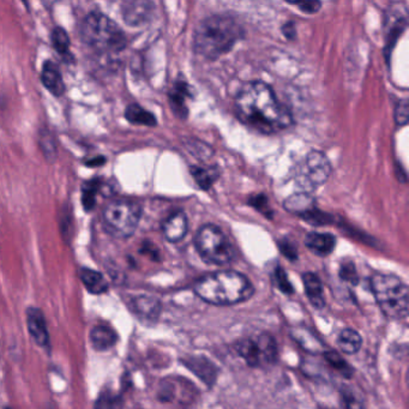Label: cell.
Wrapping results in <instances>:
<instances>
[{
	"instance_id": "obj_1",
	"label": "cell",
	"mask_w": 409,
	"mask_h": 409,
	"mask_svg": "<svg viewBox=\"0 0 409 409\" xmlns=\"http://www.w3.org/2000/svg\"><path fill=\"white\" fill-rule=\"evenodd\" d=\"M234 107L238 119L260 134H277L293 122L287 107L280 103L272 87L260 81L246 83L236 95Z\"/></svg>"
},
{
	"instance_id": "obj_2",
	"label": "cell",
	"mask_w": 409,
	"mask_h": 409,
	"mask_svg": "<svg viewBox=\"0 0 409 409\" xmlns=\"http://www.w3.org/2000/svg\"><path fill=\"white\" fill-rule=\"evenodd\" d=\"M243 38V29L231 17L214 15L198 24L193 34V50L205 59L227 54Z\"/></svg>"
},
{
	"instance_id": "obj_3",
	"label": "cell",
	"mask_w": 409,
	"mask_h": 409,
	"mask_svg": "<svg viewBox=\"0 0 409 409\" xmlns=\"http://www.w3.org/2000/svg\"><path fill=\"white\" fill-rule=\"evenodd\" d=\"M193 291L205 303L226 306L250 299L255 288L241 272L224 270L203 276L195 284Z\"/></svg>"
},
{
	"instance_id": "obj_4",
	"label": "cell",
	"mask_w": 409,
	"mask_h": 409,
	"mask_svg": "<svg viewBox=\"0 0 409 409\" xmlns=\"http://www.w3.org/2000/svg\"><path fill=\"white\" fill-rule=\"evenodd\" d=\"M83 42L100 53H118L127 45L118 24L101 12L93 11L83 20L79 29Z\"/></svg>"
},
{
	"instance_id": "obj_5",
	"label": "cell",
	"mask_w": 409,
	"mask_h": 409,
	"mask_svg": "<svg viewBox=\"0 0 409 409\" xmlns=\"http://www.w3.org/2000/svg\"><path fill=\"white\" fill-rule=\"evenodd\" d=\"M371 289L383 313L389 318H409V287L390 274L371 277Z\"/></svg>"
},
{
	"instance_id": "obj_6",
	"label": "cell",
	"mask_w": 409,
	"mask_h": 409,
	"mask_svg": "<svg viewBox=\"0 0 409 409\" xmlns=\"http://www.w3.org/2000/svg\"><path fill=\"white\" fill-rule=\"evenodd\" d=\"M142 208L137 202L117 200L106 205L103 212V224L110 236L126 239L137 229Z\"/></svg>"
},
{
	"instance_id": "obj_7",
	"label": "cell",
	"mask_w": 409,
	"mask_h": 409,
	"mask_svg": "<svg viewBox=\"0 0 409 409\" xmlns=\"http://www.w3.org/2000/svg\"><path fill=\"white\" fill-rule=\"evenodd\" d=\"M198 255L202 260L214 265H226L234 260L236 252L231 241L215 224H204L195 238Z\"/></svg>"
},
{
	"instance_id": "obj_8",
	"label": "cell",
	"mask_w": 409,
	"mask_h": 409,
	"mask_svg": "<svg viewBox=\"0 0 409 409\" xmlns=\"http://www.w3.org/2000/svg\"><path fill=\"white\" fill-rule=\"evenodd\" d=\"M236 352L252 367H267L275 362L277 347L269 334L244 338L236 345Z\"/></svg>"
},
{
	"instance_id": "obj_9",
	"label": "cell",
	"mask_w": 409,
	"mask_h": 409,
	"mask_svg": "<svg viewBox=\"0 0 409 409\" xmlns=\"http://www.w3.org/2000/svg\"><path fill=\"white\" fill-rule=\"evenodd\" d=\"M331 174L330 162L327 156L321 151H311L307 154L303 163L296 171V180L304 190L316 189L323 185L329 179Z\"/></svg>"
},
{
	"instance_id": "obj_10",
	"label": "cell",
	"mask_w": 409,
	"mask_h": 409,
	"mask_svg": "<svg viewBox=\"0 0 409 409\" xmlns=\"http://www.w3.org/2000/svg\"><path fill=\"white\" fill-rule=\"evenodd\" d=\"M189 231V220L184 212L171 214L162 224V233L167 241L178 243L185 238Z\"/></svg>"
},
{
	"instance_id": "obj_11",
	"label": "cell",
	"mask_w": 409,
	"mask_h": 409,
	"mask_svg": "<svg viewBox=\"0 0 409 409\" xmlns=\"http://www.w3.org/2000/svg\"><path fill=\"white\" fill-rule=\"evenodd\" d=\"M153 8L150 1H126L122 5V16L129 25H141L149 20Z\"/></svg>"
},
{
	"instance_id": "obj_12",
	"label": "cell",
	"mask_w": 409,
	"mask_h": 409,
	"mask_svg": "<svg viewBox=\"0 0 409 409\" xmlns=\"http://www.w3.org/2000/svg\"><path fill=\"white\" fill-rule=\"evenodd\" d=\"M27 322L29 333L35 340V342L39 346L47 347L50 345V335H48L47 326H46L42 312L35 307L28 309Z\"/></svg>"
},
{
	"instance_id": "obj_13",
	"label": "cell",
	"mask_w": 409,
	"mask_h": 409,
	"mask_svg": "<svg viewBox=\"0 0 409 409\" xmlns=\"http://www.w3.org/2000/svg\"><path fill=\"white\" fill-rule=\"evenodd\" d=\"M41 82L55 98H60L65 93V83L62 72L52 60L45 62L41 71Z\"/></svg>"
},
{
	"instance_id": "obj_14",
	"label": "cell",
	"mask_w": 409,
	"mask_h": 409,
	"mask_svg": "<svg viewBox=\"0 0 409 409\" xmlns=\"http://www.w3.org/2000/svg\"><path fill=\"white\" fill-rule=\"evenodd\" d=\"M307 248L317 256H328L334 251L336 239L329 233H310L305 241Z\"/></svg>"
},
{
	"instance_id": "obj_15",
	"label": "cell",
	"mask_w": 409,
	"mask_h": 409,
	"mask_svg": "<svg viewBox=\"0 0 409 409\" xmlns=\"http://www.w3.org/2000/svg\"><path fill=\"white\" fill-rule=\"evenodd\" d=\"M304 286L306 292L307 298L310 303L317 309H322L326 305L324 293H323V286L318 276L312 272H305L303 275Z\"/></svg>"
},
{
	"instance_id": "obj_16",
	"label": "cell",
	"mask_w": 409,
	"mask_h": 409,
	"mask_svg": "<svg viewBox=\"0 0 409 409\" xmlns=\"http://www.w3.org/2000/svg\"><path fill=\"white\" fill-rule=\"evenodd\" d=\"M91 341L95 350H106L115 346V343L117 342V334L106 324H98L91 330Z\"/></svg>"
},
{
	"instance_id": "obj_17",
	"label": "cell",
	"mask_w": 409,
	"mask_h": 409,
	"mask_svg": "<svg viewBox=\"0 0 409 409\" xmlns=\"http://www.w3.org/2000/svg\"><path fill=\"white\" fill-rule=\"evenodd\" d=\"M284 207L287 212L293 214H299L303 217L305 214L309 213L315 207V201L311 195L307 192L296 193L288 197L287 200L284 202Z\"/></svg>"
},
{
	"instance_id": "obj_18",
	"label": "cell",
	"mask_w": 409,
	"mask_h": 409,
	"mask_svg": "<svg viewBox=\"0 0 409 409\" xmlns=\"http://www.w3.org/2000/svg\"><path fill=\"white\" fill-rule=\"evenodd\" d=\"M79 276L86 288L93 294H103L108 289V284L101 272L91 270L89 267H82Z\"/></svg>"
},
{
	"instance_id": "obj_19",
	"label": "cell",
	"mask_w": 409,
	"mask_h": 409,
	"mask_svg": "<svg viewBox=\"0 0 409 409\" xmlns=\"http://www.w3.org/2000/svg\"><path fill=\"white\" fill-rule=\"evenodd\" d=\"M191 94L189 91V86L184 82H179L174 86L173 89L169 94L171 103H172V110L178 117H184L188 115V108H186L185 98H190Z\"/></svg>"
},
{
	"instance_id": "obj_20",
	"label": "cell",
	"mask_w": 409,
	"mask_h": 409,
	"mask_svg": "<svg viewBox=\"0 0 409 409\" xmlns=\"http://www.w3.org/2000/svg\"><path fill=\"white\" fill-rule=\"evenodd\" d=\"M125 118L127 122L134 125L155 126L158 124V120L155 115L144 110L139 105H130L125 110Z\"/></svg>"
},
{
	"instance_id": "obj_21",
	"label": "cell",
	"mask_w": 409,
	"mask_h": 409,
	"mask_svg": "<svg viewBox=\"0 0 409 409\" xmlns=\"http://www.w3.org/2000/svg\"><path fill=\"white\" fill-rule=\"evenodd\" d=\"M292 336L295 341L303 347L304 350L311 353H319L323 350V345L311 331L307 330L305 328H298L292 333Z\"/></svg>"
},
{
	"instance_id": "obj_22",
	"label": "cell",
	"mask_w": 409,
	"mask_h": 409,
	"mask_svg": "<svg viewBox=\"0 0 409 409\" xmlns=\"http://www.w3.org/2000/svg\"><path fill=\"white\" fill-rule=\"evenodd\" d=\"M338 343L345 353L355 355L362 347V336L353 329H345L338 336Z\"/></svg>"
},
{
	"instance_id": "obj_23",
	"label": "cell",
	"mask_w": 409,
	"mask_h": 409,
	"mask_svg": "<svg viewBox=\"0 0 409 409\" xmlns=\"http://www.w3.org/2000/svg\"><path fill=\"white\" fill-rule=\"evenodd\" d=\"M191 174H192L197 184L203 190H208L210 186L213 185L214 181L219 178V171L215 167H209V168H203V167H192L191 168Z\"/></svg>"
},
{
	"instance_id": "obj_24",
	"label": "cell",
	"mask_w": 409,
	"mask_h": 409,
	"mask_svg": "<svg viewBox=\"0 0 409 409\" xmlns=\"http://www.w3.org/2000/svg\"><path fill=\"white\" fill-rule=\"evenodd\" d=\"M134 307L138 313H141L144 317H150V318H154V316H158L160 311L159 301L153 298H146V296H141L134 300Z\"/></svg>"
},
{
	"instance_id": "obj_25",
	"label": "cell",
	"mask_w": 409,
	"mask_h": 409,
	"mask_svg": "<svg viewBox=\"0 0 409 409\" xmlns=\"http://www.w3.org/2000/svg\"><path fill=\"white\" fill-rule=\"evenodd\" d=\"M98 191H100V183L98 181H88L83 186L82 204L86 212H91L94 209Z\"/></svg>"
},
{
	"instance_id": "obj_26",
	"label": "cell",
	"mask_w": 409,
	"mask_h": 409,
	"mask_svg": "<svg viewBox=\"0 0 409 409\" xmlns=\"http://www.w3.org/2000/svg\"><path fill=\"white\" fill-rule=\"evenodd\" d=\"M51 38L52 45L59 54L67 55L70 53V38L63 28H54Z\"/></svg>"
},
{
	"instance_id": "obj_27",
	"label": "cell",
	"mask_w": 409,
	"mask_h": 409,
	"mask_svg": "<svg viewBox=\"0 0 409 409\" xmlns=\"http://www.w3.org/2000/svg\"><path fill=\"white\" fill-rule=\"evenodd\" d=\"M324 358H326L329 365L333 366L335 370L341 372V374H343V376H346V377H350V376H352V369H350V366L348 365L336 352H331V350L330 352H326V353H324Z\"/></svg>"
},
{
	"instance_id": "obj_28",
	"label": "cell",
	"mask_w": 409,
	"mask_h": 409,
	"mask_svg": "<svg viewBox=\"0 0 409 409\" xmlns=\"http://www.w3.org/2000/svg\"><path fill=\"white\" fill-rule=\"evenodd\" d=\"M395 122L400 126H405L409 122V98L401 100L395 110Z\"/></svg>"
},
{
	"instance_id": "obj_29",
	"label": "cell",
	"mask_w": 409,
	"mask_h": 409,
	"mask_svg": "<svg viewBox=\"0 0 409 409\" xmlns=\"http://www.w3.org/2000/svg\"><path fill=\"white\" fill-rule=\"evenodd\" d=\"M275 281L280 291L284 292L286 294H292L294 289L292 287L291 282L288 280L287 274L282 267H277L275 272Z\"/></svg>"
},
{
	"instance_id": "obj_30",
	"label": "cell",
	"mask_w": 409,
	"mask_h": 409,
	"mask_svg": "<svg viewBox=\"0 0 409 409\" xmlns=\"http://www.w3.org/2000/svg\"><path fill=\"white\" fill-rule=\"evenodd\" d=\"M340 276H341V279L345 280L347 282H350V284H358V274H357V270H355V264L352 263V262H347V263H343L341 265Z\"/></svg>"
},
{
	"instance_id": "obj_31",
	"label": "cell",
	"mask_w": 409,
	"mask_h": 409,
	"mask_svg": "<svg viewBox=\"0 0 409 409\" xmlns=\"http://www.w3.org/2000/svg\"><path fill=\"white\" fill-rule=\"evenodd\" d=\"M303 217L307 222H310V224H317V226L329 224V221H330L329 215L322 213V212H318V210H316V209H312L309 213L303 215Z\"/></svg>"
},
{
	"instance_id": "obj_32",
	"label": "cell",
	"mask_w": 409,
	"mask_h": 409,
	"mask_svg": "<svg viewBox=\"0 0 409 409\" xmlns=\"http://www.w3.org/2000/svg\"><path fill=\"white\" fill-rule=\"evenodd\" d=\"M250 204L253 208H256L257 210H260V213H263L265 217H272V210L269 208L267 197L264 195H257V196L252 197L250 200Z\"/></svg>"
},
{
	"instance_id": "obj_33",
	"label": "cell",
	"mask_w": 409,
	"mask_h": 409,
	"mask_svg": "<svg viewBox=\"0 0 409 409\" xmlns=\"http://www.w3.org/2000/svg\"><path fill=\"white\" fill-rule=\"evenodd\" d=\"M343 398H345V402H346L347 409H366L362 400L355 398V395L350 391L343 393Z\"/></svg>"
},
{
	"instance_id": "obj_34",
	"label": "cell",
	"mask_w": 409,
	"mask_h": 409,
	"mask_svg": "<svg viewBox=\"0 0 409 409\" xmlns=\"http://www.w3.org/2000/svg\"><path fill=\"white\" fill-rule=\"evenodd\" d=\"M280 250L284 253V256L289 258L291 260H296L298 257V253H296V250H295L294 245L289 243L287 241H282L280 243Z\"/></svg>"
},
{
	"instance_id": "obj_35",
	"label": "cell",
	"mask_w": 409,
	"mask_h": 409,
	"mask_svg": "<svg viewBox=\"0 0 409 409\" xmlns=\"http://www.w3.org/2000/svg\"><path fill=\"white\" fill-rule=\"evenodd\" d=\"M295 5L306 13H313V12L318 11L321 8V3L318 1H303V3H295Z\"/></svg>"
},
{
	"instance_id": "obj_36",
	"label": "cell",
	"mask_w": 409,
	"mask_h": 409,
	"mask_svg": "<svg viewBox=\"0 0 409 409\" xmlns=\"http://www.w3.org/2000/svg\"><path fill=\"white\" fill-rule=\"evenodd\" d=\"M284 35L287 36L288 39H293L294 38V25L292 23L286 24L284 27Z\"/></svg>"
},
{
	"instance_id": "obj_37",
	"label": "cell",
	"mask_w": 409,
	"mask_h": 409,
	"mask_svg": "<svg viewBox=\"0 0 409 409\" xmlns=\"http://www.w3.org/2000/svg\"><path fill=\"white\" fill-rule=\"evenodd\" d=\"M407 383H408L409 386V371H408V376H407Z\"/></svg>"
}]
</instances>
